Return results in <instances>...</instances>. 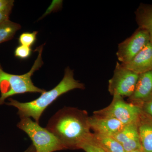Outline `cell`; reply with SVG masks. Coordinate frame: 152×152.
Listing matches in <instances>:
<instances>
[{
	"mask_svg": "<svg viewBox=\"0 0 152 152\" xmlns=\"http://www.w3.org/2000/svg\"><path fill=\"white\" fill-rule=\"evenodd\" d=\"M135 14L139 28L147 31L152 44V5L140 4Z\"/></svg>",
	"mask_w": 152,
	"mask_h": 152,
	"instance_id": "obj_13",
	"label": "cell"
},
{
	"mask_svg": "<svg viewBox=\"0 0 152 152\" xmlns=\"http://www.w3.org/2000/svg\"><path fill=\"white\" fill-rule=\"evenodd\" d=\"M14 2V1H10L5 8L0 11V25L9 20V16L13 7Z\"/></svg>",
	"mask_w": 152,
	"mask_h": 152,
	"instance_id": "obj_18",
	"label": "cell"
},
{
	"mask_svg": "<svg viewBox=\"0 0 152 152\" xmlns=\"http://www.w3.org/2000/svg\"><path fill=\"white\" fill-rule=\"evenodd\" d=\"M31 49L30 47L20 45L15 50V55L19 58L26 59L31 56Z\"/></svg>",
	"mask_w": 152,
	"mask_h": 152,
	"instance_id": "obj_17",
	"label": "cell"
},
{
	"mask_svg": "<svg viewBox=\"0 0 152 152\" xmlns=\"http://www.w3.org/2000/svg\"><path fill=\"white\" fill-rule=\"evenodd\" d=\"M142 110L141 106L127 103L122 97L115 95L111 103L107 107L94 112L97 115L113 118L126 125L137 122Z\"/></svg>",
	"mask_w": 152,
	"mask_h": 152,
	"instance_id": "obj_5",
	"label": "cell"
},
{
	"mask_svg": "<svg viewBox=\"0 0 152 152\" xmlns=\"http://www.w3.org/2000/svg\"><path fill=\"white\" fill-rule=\"evenodd\" d=\"M80 149L86 152H106L99 147L89 143L83 144L80 147Z\"/></svg>",
	"mask_w": 152,
	"mask_h": 152,
	"instance_id": "obj_19",
	"label": "cell"
},
{
	"mask_svg": "<svg viewBox=\"0 0 152 152\" xmlns=\"http://www.w3.org/2000/svg\"><path fill=\"white\" fill-rule=\"evenodd\" d=\"M150 42L147 31L138 28L131 37L118 44L116 53L118 60L122 64L129 63Z\"/></svg>",
	"mask_w": 152,
	"mask_h": 152,
	"instance_id": "obj_7",
	"label": "cell"
},
{
	"mask_svg": "<svg viewBox=\"0 0 152 152\" xmlns=\"http://www.w3.org/2000/svg\"><path fill=\"white\" fill-rule=\"evenodd\" d=\"M74 75L73 71L67 67L65 70L64 77L58 84L50 91L41 94L36 99L27 102H21L10 98L5 104L16 108L20 119L32 118L35 121L39 123L45 110L60 96L75 89H84V85L76 80Z\"/></svg>",
	"mask_w": 152,
	"mask_h": 152,
	"instance_id": "obj_2",
	"label": "cell"
},
{
	"mask_svg": "<svg viewBox=\"0 0 152 152\" xmlns=\"http://www.w3.org/2000/svg\"><path fill=\"white\" fill-rule=\"evenodd\" d=\"M88 143L95 145L106 152H125L121 144L110 136L94 133L91 140Z\"/></svg>",
	"mask_w": 152,
	"mask_h": 152,
	"instance_id": "obj_14",
	"label": "cell"
},
{
	"mask_svg": "<svg viewBox=\"0 0 152 152\" xmlns=\"http://www.w3.org/2000/svg\"><path fill=\"white\" fill-rule=\"evenodd\" d=\"M10 2V0H0V11L5 8Z\"/></svg>",
	"mask_w": 152,
	"mask_h": 152,
	"instance_id": "obj_21",
	"label": "cell"
},
{
	"mask_svg": "<svg viewBox=\"0 0 152 152\" xmlns=\"http://www.w3.org/2000/svg\"><path fill=\"white\" fill-rule=\"evenodd\" d=\"M20 28V25L9 19L0 25V44L11 39Z\"/></svg>",
	"mask_w": 152,
	"mask_h": 152,
	"instance_id": "obj_15",
	"label": "cell"
},
{
	"mask_svg": "<svg viewBox=\"0 0 152 152\" xmlns=\"http://www.w3.org/2000/svg\"><path fill=\"white\" fill-rule=\"evenodd\" d=\"M152 99V70L139 75L135 89L129 97L132 103H142Z\"/></svg>",
	"mask_w": 152,
	"mask_h": 152,
	"instance_id": "obj_10",
	"label": "cell"
},
{
	"mask_svg": "<svg viewBox=\"0 0 152 152\" xmlns=\"http://www.w3.org/2000/svg\"><path fill=\"white\" fill-rule=\"evenodd\" d=\"M17 127L24 132L33 142L36 152H54L66 150L54 135L31 118H23Z\"/></svg>",
	"mask_w": 152,
	"mask_h": 152,
	"instance_id": "obj_4",
	"label": "cell"
},
{
	"mask_svg": "<svg viewBox=\"0 0 152 152\" xmlns=\"http://www.w3.org/2000/svg\"><path fill=\"white\" fill-rule=\"evenodd\" d=\"M141 107L143 112L152 119V99L142 104Z\"/></svg>",
	"mask_w": 152,
	"mask_h": 152,
	"instance_id": "obj_20",
	"label": "cell"
},
{
	"mask_svg": "<svg viewBox=\"0 0 152 152\" xmlns=\"http://www.w3.org/2000/svg\"><path fill=\"white\" fill-rule=\"evenodd\" d=\"M137 122L125 125L121 130L113 137L122 146L125 152L142 150Z\"/></svg>",
	"mask_w": 152,
	"mask_h": 152,
	"instance_id": "obj_9",
	"label": "cell"
},
{
	"mask_svg": "<svg viewBox=\"0 0 152 152\" xmlns=\"http://www.w3.org/2000/svg\"><path fill=\"white\" fill-rule=\"evenodd\" d=\"M137 126L142 151L152 152V119L142 111Z\"/></svg>",
	"mask_w": 152,
	"mask_h": 152,
	"instance_id": "obj_12",
	"label": "cell"
},
{
	"mask_svg": "<svg viewBox=\"0 0 152 152\" xmlns=\"http://www.w3.org/2000/svg\"><path fill=\"white\" fill-rule=\"evenodd\" d=\"M89 118L86 111L64 107L49 120L46 128L54 135L66 149H80L91 140Z\"/></svg>",
	"mask_w": 152,
	"mask_h": 152,
	"instance_id": "obj_1",
	"label": "cell"
},
{
	"mask_svg": "<svg viewBox=\"0 0 152 152\" xmlns=\"http://www.w3.org/2000/svg\"><path fill=\"white\" fill-rule=\"evenodd\" d=\"M129 152H143L142 151V150H134V151H132Z\"/></svg>",
	"mask_w": 152,
	"mask_h": 152,
	"instance_id": "obj_23",
	"label": "cell"
},
{
	"mask_svg": "<svg viewBox=\"0 0 152 152\" xmlns=\"http://www.w3.org/2000/svg\"><path fill=\"white\" fill-rule=\"evenodd\" d=\"M136 73L140 74L152 70V44L150 42L130 61L121 64Z\"/></svg>",
	"mask_w": 152,
	"mask_h": 152,
	"instance_id": "obj_11",
	"label": "cell"
},
{
	"mask_svg": "<svg viewBox=\"0 0 152 152\" xmlns=\"http://www.w3.org/2000/svg\"><path fill=\"white\" fill-rule=\"evenodd\" d=\"M23 152H36V151L34 147L32 145Z\"/></svg>",
	"mask_w": 152,
	"mask_h": 152,
	"instance_id": "obj_22",
	"label": "cell"
},
{
	"mask_svg": "<svg viewBox=\"0 0 152 152\" xmlns=\"http://www.w3.org/2000/svg\"><path fill=\"white\" fill-rule=\"evenodd\" d=\"M139 75L117 62L111 79L109 81L108 91L113 96H131L134 92Z\"/></svg>",
	"mask_w": 152,
	"mask_h": 152,
	"instance_id": "obj_6",
	"label": "cell"
},
{
	"mask_svg": "<svg viewBox=\"0 0 152 152\" xmlns=\"http://www.w3.org/2000/svg\"><path fill=\"white\" fill-rule=\"evenodd\" d=\"M91 129L95 133L113 137L122 129L124 125L115 119L94 115L89 118Z\"/></svg>",
	"mask_w": 152,
	"mask_h": 152,
	"instance_id": "obj_8",
	"label": "cell"
},
{
	"mask_svg": "<svg viewBox=\"0 0 152 152\" xmlns=\"http://www.w3.org/2000/svg\"><path fill=\"white\" fill-rule=\"evenodd\" d=\"M43 45L36 49L39 54L37 58L29 72L22 75H15L6 72L0 64V105L5 103V101L12 96L26 93L42 94L45 90L38 88L34 85L31 80L32 76L43 64L42 54Z\"/></svg>",
	"mask_w": 152,
	"mask_h": 152,
	"instance_id": "obj_3",
	"label": "cell"
},
{
	"mask_svg": "<svg viewBox=\"0 0 152 152\" xmlns=\"http://www.w3.org/2000/svg\"><path fill=\"white\" fill-rule=\"evenodd\" d=\"M37 31H34L32 33L25 32L20 35L19 42L20 45L30 47L33 45L37 39Z\"/></svg>",
	"mask_w": 152,
	"mask_h": 152,
	"instance_id": "obj_16",
	"label": "cell"
}]
</instances>
